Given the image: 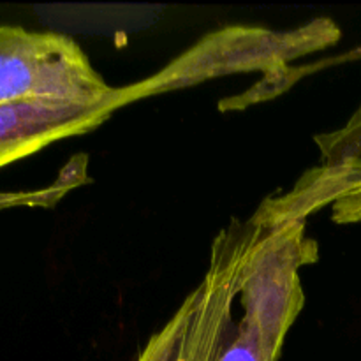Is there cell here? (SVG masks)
<instances>
[{
  "mask_svg": "<svg viewBox=\"0 0 361 361\" xmlns=\"http://www.w3.org/2000/svg\"><path fill=\"white\" fill-rule=\"evenodd\" d=\"M256 224L238 312L217 361H279L305 303L300 268L319 256L303 221Z\"/></svg>",
  "mask_w": 361,
  "mask_h": 361,
  "instance_id": "6da1fadb",
  "label": "cell"
},
{
  "mask_svg": "<svg viewBox=\"0 0 361 361\" xmlns=\"http://www.w3.org/2000/svg\"><path fill=\"white\" fill-rule=\"evenodd\" d=\"M338 39L341 28L330 18H317L295 30H270L261 27L221 28L196 42L155 76L122 88L123 106L222 74L286 71L288 62L334 46Z\"/></svg>",
  "mask_w": 361,
  "mask_h": 361,
  "instance_id": "7a4b0ae2",
  "label": "cell"
},
{
  "mask_svg": "<svg viewBox=\"0 0 361 361\" xmlns=\"http://www.w3.org/2000/svg\"><path fill=\"white\" fill-rule=\"evenodd\" d=\"M115 92L74 39L56 32L0 25V104L95 102Z\"/></svg>",
  "mask_w": 361,
  "mask_h": 361,
  "instance_id": "3957f363",
  "label": "cell"
},
{
  "mask_svg": "<svg viewBox=\"0 0 361 361\" xmlns=\"http://www.w3.org/2000/svg\"><path fill=\"white\" fill-rule=\"evenodd\" d=\"M122 88L95 102L27 101L0 104V169L48 145L90 133L122 108Z\"/></svg>",
  "mask_w": 361,
  "mask_h": 361,
  "instance_id": "277c9868",
  "label": "cell"
},
{
  "mask_svg": "<svg viewBox=\"0 0 361 361\" xmlns=\"http://www.w3.org/2000/svg\"><path fill=\"white\" fill-rule=\"evenodd\" d=\"M78 182L80 178H76L73 171L69 178H60L49 189L28 190V192H0V212L16 207H51Z\"/></svg>",
  "mask_w": 361,
  "mask_h": 361,
  "instance_id": "5b68a950",
  "label": "cell"
},
{
  "mask_svg": "<svg viewBox=\"0 0 361 361\" xmlns=\"http://www.w3.org/2000/svg\"><path fill=\"white\" fill-rule=\"evenodd\" d=\"M331 219L337 224H353L361 222V159L355 166L351 187L331 204Z\"/></svg>",
  "mask_w": 361,
  "mask_h": 361,
  "instance_id": "8992f818",
  "label": "cell"
}]
</instances>
